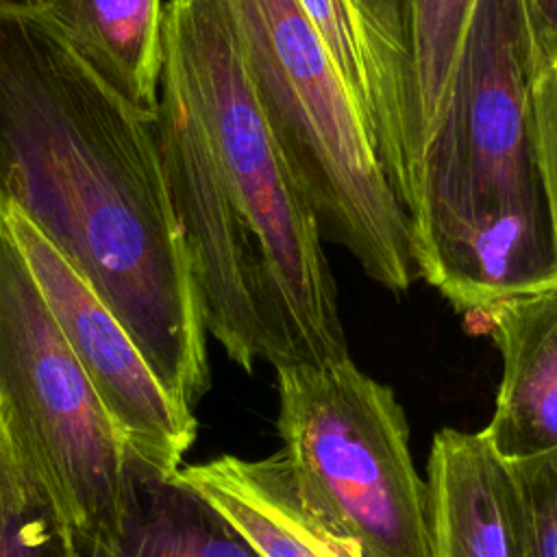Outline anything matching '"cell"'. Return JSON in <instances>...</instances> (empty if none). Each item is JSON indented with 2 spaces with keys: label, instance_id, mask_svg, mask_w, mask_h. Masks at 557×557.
<instances>
[{
  "label": "cell",
  "instance_id": "obj_1",
  "mask_svg": "<svg viewBox=\"0 0 557 557\" xmlns=\"http://www.w3.org/2000/svg\"><path fill=\"white\" fill-rule=\"evenodd\" d=\"M0 202L91 285L165 392L209 389L207 326L170 205L154 115L33 9H0Z\"/></svg>",
  "mask_w": 557,
  "mask_h": 557
},
{
  "label": "cell",
  "instance_id": "obj_2",
  "mask_svg": "<svg viewBox=\"0 0 557 557\" xmlns=\"http://www.w3.org/2000/svg\"><path fill=\"white\" fill-rule=\"evenodd\" d=\"M533 65L527 2L476 0L409 215L418 276L472 318L557 283L533 139Z\"/></svg>",
  "mask_w": 557,
  "mask_h": 557
},
{
  "label": "cell",
  "instance_id": "obj_3",
  "mask_svg": "<svg viewBox=\"0 0 557 557\" xmlns=\"http://www.w3.org/2000/svg\"><path fill=\"white\" fill-rule=\"evenodd\" d=\"M246 76L322 239L392 292L418 276L411 224L363 113L296 0H220Z\"/></svg>",
  "mask_w": 557,
  "mask_h": 557
},
{
  "label": "cell",
  "instance_id": "obj_4",
  "mask_svg": "<svg viewBox=\"0 0 557 557\" xmlns=\"http://www.w3.org/2000/svg\"><path fill=\"white\" fill-rule=\"evenodd\" d=\"M163 48V70L259 248L296 361L346 357L318 220L261 113L220 0H170Z\"/></svg>",
  "mask_w": 557,
  "mask_h": 557
},
{
  "label": "cell",
  "instance_id": "obj_5",
  "mask_svg": "<svg viewBox=\"0 0 557 557\" xmlns=\"http://www.w3.org/2000/svg\"><path fill=\"white\" fill-rule=\"evenodd\" d=\"M283 457L309 505L361 557H433L429 485L394 392L352 359L276 366Z\"/></svg>",
  "mask_w": 557,
  "mask_h": 557
},
{
  "label": "cell",
  "instance_id": "obj_6",
  "mask_svg": "<svg viewBox=\"0 0 557 557\" xmlns=\"http://www.w3.org/2000/svg\"><path fill=\"white\" fill-rule=\"evenodd\" d=\"M0 416L76 544L122 522L131 450L61 335L0 211Z\"/></svg>",
  "mask_w": 557,
  "mask_h": 557
},
{
  "label": "cell",
  "instance_id": "obj_7",
  "mask_svg": "<svg viewBox=\"0 0 557 557\" xmlns=\"http://www.w3.org/2000/svg\"><path fill=\"white\" fill-rule=\"evenodd\" d=\"M154 135L207 333L246 372L257 361L274 368L294 363L296 355L259 248L224 189L178 85L165 70Z\"/></svg>",
  "mask_w": 557,
  "mask_h": 557
},
{
  "label": "cell",
  "instance_id": "obj_8",
  "mask_svg": "<svg viewBox=\"0 0 557 557\" xmlns=\"http://www.w3.org/2000/svg\"><path fill=\"white\" fill-rule=\"evenodd\" d=\"M0 211L126 448L154 470L176 474L196 440L194 411L165 392L113 311L33 222L11 205L0 202Z\"/></svg>",
  "mask_w": 557,
  "mask_h": 557
},
{
  "label": "cell",
  "instance_id": "obj_9",
  "mask_svg": "<svg viewBox=\"0 0 557 557\" xmlns=\"http://www.w3.org/2000/svg\"><path fill=\"white\" fill-rule=\"evenodd\" d=\"M348 2L366 50L374 148L394 194L411 215L476 0Z\"/></svg>",
  "mask_w": 557,
  "mask_h": 557
},
{
  "label": "cell",
  "instance_id": "obj_10",
  "mask_svg": "<svg viewBox=\"0 0 557 557\" xmlns=\"http://www.w3.org/2000/svg\"><path fill=\"white\" fill-rule=\"evenodd\" d=\"M474 318L503 357L494 413L481 433L505 461L557 448V283L505 296Z\"/></svg>",
  "mask_w": 557,
  "mask_h": 557
},
{
  "label": "cell",
  "instance_id": "obj_11",
  "mask_svg": "<svg viewBox=\"0 0 557 557\" xmlns=\"http://www.w3.org/2000/svg\"><path fill=\"white\" fill-rule=\"evenodd\" d=\"M433 557H524L509 463L485 435L440 429L429 457Z\"/></svg>",
  "mask_w": 557,
  "mask_h": 557
},
{
  "label": "cell",
  "instance_id": "obj_12",
  "mask_svg": "<svg viewBox=\"0 0 557 557\" xmlns=\"http://www.w3.org/2000/svg\"><path fill=\"white\" fill-rule=\"evenodd\" d=\"M176 476L198 492L259 557H361L302 496L283 453L220 455Z\"/></svg>",
  "mask_w": 557,
  "mask_h": 557
},
{
  "label": "cell",
  "instance_id": "obj_13",
  "mask_svg": "<svg viewBox=\"0 0 557 557\" xmlns=\"http://www.w3.org/2000/svg\"><path fill=\"white\" fill-rule=\"evenodd\" d=\"M33 11L137 111L157 113L165 63L163 0H33Z\"/></svg>",
  "mask_w": 557,
  "mask_h": 557
},
{
  "label": "cell",
  "instance_id": "obj_14",
  "mask_svg": "<svg viewBox=\"0 0 557 557\" xmlns=\"http://www.w3.org/2000/svg\"><path fill=\"white\" fill-rule=\"evenodd\" d=\"M76 557L259 555L176 474H163L131 453L128 492L117 533L102 544H76Z\"/></svg>",
  "mask_w": 557,
  "mask_h": 557
},
{
  "label": "cell",
  "instance_id": "obj_15",
  "mask_svg": "<svg viewBox=\"0 0 557 557\" xmlns=\"http://www.w3.org/2000/svg\"><path fill=\"white\" fill-rule=\"evenodd\" d=\"M0 557H76L52 494L22 453L0 435Z\"/></svg>",
  "mask_w": 557,
  "mask_h": 557
},
{
  "label": "cell",
  "instance_id": "obj_16",
  "mask_svg": "<svg viewBox=\"0 0 557 557\" xmlns=\"http://www.w3.org/2000/svg\"><path fill=\"white\" fill-rule=\"evenodd\" d=\"M324 46L329 48L342 78L355 96L374 141V111L368 78L366 50L355 11L348 0H296Z\"/></svg>",
  "mask_w": 557,
  "mask_h": 557
},
{
  "label": "cell",
  "instance_id": "obj_17",
  "mask_svg": "<svg viewBox=\"0 0 557 557\" xmlns=\"http://www.w3.org/2000/svg\"><path fill=\"white\" fill-rule=\"evenodd\" d=\"M524 527V557H557V448L507 461Z\"/></svg>",
  "mask_w": 557,
  "mask_h": 557
},
{
  "label": "cell",
  "instance_id": "obj_18",
  "mask_svg": "<svg viewBox=\"0 0 557 557\" xmlns=\"http://www.w3.org/2000/svg\"><path fill=\"white\" fill-rule=\"evenodd\" d=\"M533 30V44L557 39V0H524Z\"/></svg>",
  "mask_w": 557,
  "mask_h": 557
},
{
  "label": "cell",
  "instance_id": "obj_19",
  "mask_svg": "<svg viewBox=\"0 0 557 557\" xmlns=\"http://www.w3.org/2000/svg\"><path fill=\"white\" fill-rule=\"evenodd\" d=\"M0 9H33V0H0Z\"/></svg>",
  "mask_w": 557,
  "mask_h": 557
},
{
  "label": "cell",
  "instance_id": "obj_20",
  "mask_svg": "<svg viewBox=\"0 0 557 557\" xmlns=\"http://www.w3.org/2000/svg\"><path fill=\"white\" fill-rule=\"evenodd\" d=\"M0 435H2V416H0Z\"/></svg>",
  "mask_w": 557,
  "mask_h": 557
}]
</instances>
